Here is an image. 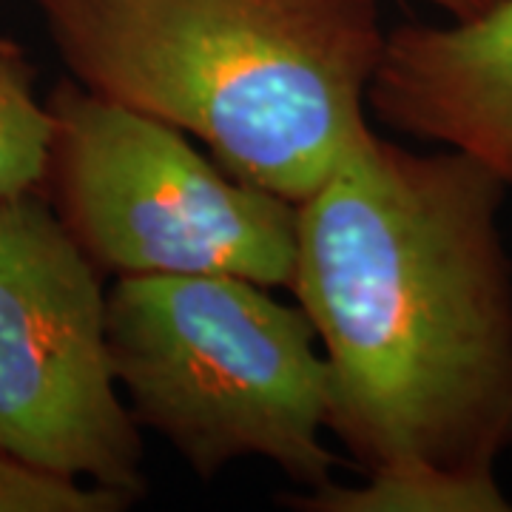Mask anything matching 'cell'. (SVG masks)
Segmentation results:
<instances>
[{"label":"cell","mask_w":512,"mask_h":512,"mask_svg":"<svg viewBox=\"0 0 512 512\" xmlns=\"http://www.w3.org/2000/svg\"><path fill=\"white\" fill-rule=\"evenodd\" d=\"M507 188L373 128L296 205L288 291L328 365V430L362 470L498 478L512 450Z\"/></svg>","instance_id":"cell-1"},{"label":"cell","mask_w":512,"mask_h":512,"mask_svg":"<svg viewBox=\"0 0 512 512\" xmlns=\"http://www.w3.org/2000/svg\"><path fill=\"white\" fill-rule=\"evenodd\" d=\"M86 92L197 137L293 205L367 128L379 0H35Z\"/></svg>","instance_id":"cell-2"},{"label":"cell","mask_w":512,"mask_h":512,"mask_svg":"<svg viewBox=\"0 0 512 512\" xmlns=\"http://www.w3.org/2000/svg\"><path fill=\"white\" fill-rule=\"evenodd\" d=\"M106 336L134 421L197 478L245 458L271 461L305 490L333 478L328 365L299 305L242 276H123Z\"/></svg>","instance_id":"cell-3"},{"label":"cell","mask_w":512,"mask_h":512,"mask_svg":"<svg viewBox=\"0 0 512 512\" xmlns=\"http://www.w3.org/2000/svg\"><path fill=\"white\" fill-rule=\"evenodd\" d=\"M43 197L103 276H242L288 288L296 205L231 177L188 134L86 92L46 97Z\"/></svg>","instance_id":"cell-4"},{"label":"cell","mask_w":512,"mask_h":512,"mask_svg":"<svg viewBox=\"0 0 512 512\" xmlns=\"http://www.w3.org/2000/svg\"><path fill=\"white\" fill-rule=\"evenodd\" d=\"M106 302L43 194L0 200V450L140 501L143 439L111 370Z\"/></svg>","instance_id":"cell-5"},{"label":"cell","mask_w":512,"mask_h":512,"mask_svg":"<svg viewBox=\"0 0 512 512\" xmlns=\"http://www.w3.org/2000/svg\"><path fill=\"white\" fill-rule=\"evenodd\" d=\"M367 109L396 134L473 157L512 191V0L387 29Z\"/></svg>","instance_id":"cell-6"},{"label":"cell","mask_w":512,"mask_h":512,"mask_svg":"<svg viewBox=\"0 0 512 512\" xmlns=\"http://www.w3.org/2000/svg\"><path fill=\"white\" fill-rule=\"evenodd\" d=\"M302 512H510L512 501L498 478L456 476L436 467L399 464L367 470L365 481L350 487L328 484L282 495Z\"/></svg>","instance_id":"cell-7"},{"label":"cell","mask_w":512,"mask_h":512,"mask_svg":"<svg viewBox=\"0 0 512 512\" xmlns=\"http://www.w3.org/2000/svg\"><path fill=\"white\" fill-rule=\"evenodd\" d=\"M52 148V114L37 100L32 69L0 40V200L43 194Z\"/></svg>","instance_id":"cell-8"},{"label":"cell","mask_w":512,"mask_h":512,"mask_svg":"<svg viewBox=\"0 0 512 512\" xmlns=\"http://www.w3.org/2000/svg\"><path fill=\"white\" fill-rule=\"evenodd\" d=\"M128 495L57 476L0 450V512H123Z\"/></svg>","instance_id":"cell-9"},{"label":"cell","mask_w":512,"mask_h":512,"mask_svg":"<svg viewBox=\"0 0 512 512\" xmlns=\"http://www.w3.org/2000/svg\"><path fill=\"white\" fill-rule=\"evenodd\" d=\"M433 9H439L444 18H470L481 9H487L493 0H424Z\"/></svg>","instance_id":"cell-10"}]
</instances>
